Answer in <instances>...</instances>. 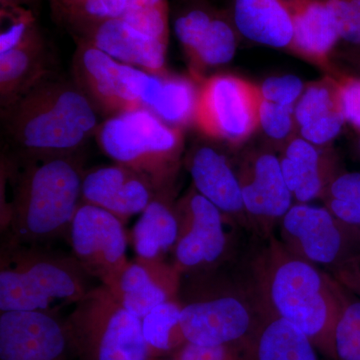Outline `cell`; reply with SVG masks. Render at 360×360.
Here are the masks:
<instances>
[{
  "label": "cell",
  "mask_w": 360,
  "mask_h": 360,
  "mask_svg": "<svg viewBox=\"0 0 360 360\" xmlns=\"http://www.w3.org/2000/svg\"><path fill=\"white\" fill-rule=\"evenodd\" d=\"M179 232V215L172 196H155L132 229V245L137 257L165 260V255L174 251Z\"/></svg>",
  "instance_id": "obj_25"
},
{
  "label": "cell",
  "mask_w": 360,
  "mask_h": 360,
  "mask_svg": "<svg viewBox=\"0 0 360 360\" xmlns=\"http://www.w3.org/2000/svg\"><path fill=\"white\" fill-rule=\"evenodd\" d=\"M328 207L335 217L360 231V201H345L326 198Z\"/></svg>",
  "instance_id": "obj_39"
},
{
  "label": "cell",
  "mask_w": 360,
  "mask_h": 360,
  "mask_svg": "<svg viewBox=\"0 0 360 360\" xmlns=\"http://www.w3.org/2000/svg\"><path fill=\"white\" fill-rule=\"evenodd\" d=\"M72 75L97 112L106 118L148 110L161 84V75L120 63L82 40L73 56Z\"/></svg>",
  "instance_id": "obj_8"
},
{
  "label": "cell",
  "mask_w": 360,
  "mask_h": 360,
  "mask_svg": "<svg viewBox=\"0 0 360 360\" xmlns=\"http://www.w3.org/2000/svg\"><path fill=\"white\" fill-rule=\"evenodd\" d=\"M266 239L253 260L250 288L265 309L300 328L319 354L336 360V324L349 298L338 281L292 255L274 236Z\"/></svg>",
  "instance_id": "obj_1"
},
{
  "label": "cell",
  "mask_w": 360,
  "mask_h": 360,
  "mask_svg": "<svg viewBox=\"0 0 360 360\" xmlns=\"http://www.w3.org/2000/svg\"><path fill=\"white\" fill-rule=\"evenodd\" d=\"M357 292L360 293V286H359V290H357Z\"/></svg>",
  "instance_id": "obj_44"
},
{
  "label": "cell",
  "mask_w": 360,
  "mask_h": 360,
  "mask_svg": "<svg viewBox=\"0 0 360 360\" xmlns=\"http://www.w3.org/2000/svg\"><path fill=\"white\" fill-rule=\"evenodd\" d=\"M335 80L345 122L360 130V78L340 77Z\"/></svg>",
  "instance_id": "obj_37"
},
{
  "label": "cell",
  "mask_w": 360,
  "mask_h": 360,
  "mask_svg": "<svg viewBox=\"0 0 360 360\" xmlns=\"http://www.w3.org/2000/svg\"><path fill=\"white\" fill-rule=\"evenodd\" d=\"M68 236L72 257L89 276L101 279L103 284L129 262L124 224L103 208L80 203Z\"/></svg>",
  "instance_id": "obj_12"
},
{
  "label": "cell",
  "mask_w": 360,
  "mask_h": 360,
  "mask_svg": "<svg viewBox=\"0 0 360 360\" xmlns=\"http://www.w3.org/2000/svg\"><path fill=\"white\" fill-rule=\"evenodd\" d=\"M155 196V187L146 177L118 163L84 172L82 202L112 213L124 224L143 212Z\"/></svg>",
  "instance_id": "obj_16"
},
{
  "label": "cell",
  "mask_w": 360,
  "mask_h": 360,
  "mask_svg": "<svg viewBox=\"0 0 360 360\" xmlns=\"http://www.w3.org/2000/svg\"><path fill=\"white\" fill-rule=\"evenodd\" d=\"M262 307L257 330L246 345L248 360H319V350L309 336Z\"/></svg>",
  "instance_id": "obj_24"
},
{
  "label": "cell",
  "mask_w": 360,
  "mask_h": 360,
  "mask_svg": "<svg viewBox=\"0 0 360 360\" xmlns=\"http://www.w3.org/2000/svg\"><path fill=\"white\" fill-rule=\"evenodd\" d=\"M259 87L232 75H217L200 85L194 124L202 134L231 146L259 127Z\"/></svg>",
  "instance_id": "obj_10"
},
{
  "label": "cell",
  "mask_w": 360,
  "mask_h": 360,
  "mask_svg": "<svg viewBox=\"0 0 360 360\" xmlns=\"http://www.w3.org/2000/svg\"><path fill=\"white\" fill-rule=\"evenodd\" d=\"M122 20L135 30L168 45L169 20L167 0H129Z\"/></svg>",
  "instance_id": "obj_29"
},
{
  "label": "cell",
  "mask_w": 360,
  "mask_h": 360,
  "mask_svg": "<svg viewBox=\"0 0 360 360\" xmlns=\"http://www.w3.org/2000/svg\"><path fill=\"white\" fill-rule=\"evenodd\" d=\"M84 1L85 0H58L61 11H63L65 15L72 11V9H75V7L84 4Z\"/></svg>",
  "instance_id": "obj_40"
},
{
  "label": "cell",
  "mask_w": 360,
  "mask_h": 360,
  "mask_svg": "<svg viewBox=\"0 0 360 360\" xmlns=\"http://www.w3.org/2000/svg\"><path fill=\"white\" fill-rule=\"evenodd\" d=\"M181 303L184 338L200 347H246L264 311L250 285L201 291Z\"/></svg>",
  "instance_id": "obj_9"
},
{
  "label": "cell",
  "mask_w": 360,
  "mask_h": 360,
  "mask_svg": "<svg viewBox=\"0 0 360 360\" xmlns=\"http://www.w3.org/2000/svg\"><path fill=\"white\" fill-rule=\"evenodd\" d=\"M129 0H85L84 4L65 14L77 27L104 20L122 18Z\"/></svg>",
  "instance_id": "obj_33"
},
{
  "label": "cell",
  "mask_w": 360,
  "mask_h": 360,
  "mask_svg": "<svg viewBox=\"0 0 360 360\" xmlns=\"http://www.w3.org/2000/svg\"><path fill=\"white\" fill-rule=\"evenodd\" d=\"M304 89L302 80L295 75L269 77L259 86L262 99L293 108H295Z\"/></svg>",
  "instance_id": "obj_34"
},
{
  "label": "cell",
  "mask_w": 360,
  "mask_h": 360,
  "mask_svg": "<svg viewBox=\"0 0 360 360\" xmlns=\"http://www.w3.org/2000/svg\"><path fill=\"white\" fill-rule=\"evenodd\" d=\"M181 274L165 260L137 257L103 284L130 314L142 319L161 303L179 298Z\"/></svg>",
  "instance_id": "obj_15"
},
{
  "label": "cell",
  "mask_w": 360,
  "mask_h": 360,
  "mask_svg": "<svg viewBox=\"0 0 360 360\" xmlns=\"http://www.w3.org/2000/svg\"><path fill=\"white\" fill-rule=\"evenodd\" d=\"M11 246L14 250L1 258L0 311L52 312L89 292V276L75 258Z\"/></svg>",
  "instance_id": "obj_5"
},
{
  "label": "cell",
  "mask_w": 360,
  "mask_h": 360,
  "mask_svg": "<svg viewBox=\"0 0 360 360\" xmlns=\"http://www.w3.org/2000/svg\"><path fill=\"white\" fill-rule=\"evenodd\" d=\"M360 201V172H341L329 184L326 198Z\"/></svg>",
  "instance_id": "obj_38"
},
{
  "label": "cell",
  "mask_w": 360,
  "mask_h": 360,
  "mask_svg": "<svg viewBox=\"0 0 360 360\" xmlns=\"http://www.w3.org/2000/svg\"><path fill=\"white\" fill-rule=\"evenodd\" d=\"M46 47L39 30L11 51L0 53V103L2 108L51 75Z\"/></svg>",
  "instance_id": "obj_23"
},
{
  "label": "cell",
  "mask_w": 360,
  "mask_h": 360,
  "mask_svg": "<svg viewBox=\"0 0 360 360\" xmlns=\"http://www.w3.org/2000/svg\"><path fill=\"white\" fill-rule=\"evenodd\" d=\"M279 161L296 203L326 198L329 184L338 174L333 160L302 136H293L284 144Z\"/></svg>",
  "instance_id": "obj_19"
},
{
  "label": "cell",
  "mask_w": 360,
  "mask_h": 360,
  "mask_svg": "<svg viewBox=\"0 0 360 360\" xmlns=\"http://www.w3.org/2000/svg\"><path fill=\"white\" fill-rule=\"evenodd\" d=\"M65 321L49 311L0 314V360H68Z\"/></svg>",
  "instance_id": "obj_14"
},
{
  "label": "cell",
  "mask_w": 360,
  "mask_h": 360,
  "mask_svg": "<svg viewBox=\"0 0 360 360\" xmlns=\"http://www.w3.org/2000/svg\"><path fill=\"white\" fill-rule=\"evenodd\" d=\"M71 350L82 360H149L141 319L105 286L90 288L65 321Z\"/></svg>",
  "instance_id": "obj_6"
},
{
  "label": "cell",
  "mask_w": 360,
  "mask_h": 360,
  "mask_svg": "<svg viewBox=\"0 0 360 360\" xmlns=\"http://www.w3.org/2000/svg\"><path fill=\"white\" fill-rule=\"evenodd\" d=\"M84 175L78 155L26 160L4 227L11 229L13 245H35L68 233L82 203Z\"/></svg>",
  "instance_id": "obj_3"
},
{
  "label": "cell",
  "mask_w": 360,
  "mask_h": 360,
  "mask_svg": "<svg viewBox=\"0 0 360 360\" xmlns=\"http://www.w3.org/2000/svg\"><path fill=\"white\" fill-rule=\"evenodd\" d=\"M336 360H360V300H348L335 331Z\"/></svg>",
  "instance_id": "obj_30"
},
{
  "label": "cell",
  "mask_w": 360,
  "mask_h": 360,
  "mask_svg": "<svg viewBox=\"0 0 360 360\" xmlns=\"http://www.w3.org/2000/svg\"><path fill=\"white\" fill-rule=\"evenodd\" d=\"M193 187L232 222L252 229L243 203L238 174L226 156L210 146H198L187 160Z\"/></svg>",
  "instance_id": "obj_18"
},
{
  "label": "cell",
  "mask_w": 360,
  "mask_h": 360,
  "mask_svg": "<svg viewBox=\"0 0 360 360\" xmlns=\"http://www.w3.org/2000/svg\"><path fill=\"white\" fill-rule=\"evenodd\" d=\"M296 127L300 136L316 146H326L340 134L345 118L333 78L305 87L295 108Z\"/></svg>",
  "instance_id": "obj_20"
},
{
  "label": "cell",
  "mask_w": 360,
  "mask_h": 360,
  "mask_svg": "<svg viewBox=\"0 0 360 360\" xmlns=\"http://www.w3.org/2000/svg\"><path fill=\"white\" fill-rule=\"evenodd\" d=\"M293 37L290 49L317 65H328L340 39L333 13L324 0H290Z\"/></svg>",
  "instance_id": "obj_21"
},
{
  "label": "cell",
  "mask_w": 360,
  "mask_h": 360,
  "mask_svg": "<svg viewBox=\"0 0 360 360\" xmlns=\"http://www.w3.org/2000/svg\"><path fill=\"white\" fill-rule=\"evenodd\" d=\"M293 106L281 105L265 101L260 97L258 122L270 139L279 143H286L292 139L296 127Z\"/></svg>",
  "instance_id": "obj_31"
},
{
  "label": "cell",
  "mask_w": 360,
  "mask_h": 360,
  "mask_svg": "<svg viewBox=\"0 0 360 360\" xmlns=\"http://www.w3.org/2000/svg\"><path fill=\"white\" fill-rule=\"evenodd\" d=\"M181 309V300L177 298L161 303L142 317V333L151 359L175 354L186 345L180 324Z\"/></svg>",
  "instance_id": "obj_27"
},
{
  "label": "cell",
  "mask_w": 360,
  "mask_h": 360,
  "mask_svg": "<svg viewBox=\"0 0 360 360\" xmlns=\"http://www.w3.org/2000/svg\"><path fill=\"white\" fill-rule=\"evenodd\" d=\"M1 20L6 25L0 34V53L11 51L37 30L32 13L20 6L1 8Z\"/></svg>",
  "instance_id": "obj_32"
},
{
  "label": "cell",
  "mask_w": 360,
  "mask_h": 360,
  "mask_svg": "<svg viewBox=\"0 0 360 360\" xmlns=\"http://www.w3.org/2000/svg\"><path fill=\"white\" fill-rule=\"evenodd\" d=\"M25 1L27 0H0V4H1V8H4V7L20 6V4Z\"/></svg>",
  "instance_id": "obj_41"
},
{
  "label": "cell",
  "mask_w": 360,
  "mask_h": 360,
  "mask_svg": "<svg viewBox=\"0 0 360 360\" xmlns=\"http://www.w3.org/2000/svg\"><path fill=\"white\" fill-rule=\"evenodd\" d=\"M175 208L179 232L172 264L181 276L210 271L229 255L231 240L225 225L231 220L193 186Z\"/></svg>",
  "instance_id": "obj_11"
},
{
  "label": "cell",
  "mask_w": 360,
  "mask_h": 360,
  "mask_svg": "<svg viewBox=\"0 0 360 360\" xmlns=\"http://www.w3.org/2000/svg\"><path fill=\"white\" fill-rule=\"evenodd\" d=\"M149 360H160V359H150Z\"/></svg>",
  "instance_id": "obj_43"
},
{
  "label": "cell",
  "mask_w": 360,
  "mask_h": 360,
  "mask_svg": "<svg viewBox=\"0 0 360 360\" xmlns=\"http://www.w3.org/2000/svg\"><path fill=\"white\" fill-rule=\"evenodd\" d=\"M246 347H207L186 343L174 355V360H248Z\"/></svg>",
  "instance_id": "obj_36"
},
{
  "label": "cell",
  "mask_w": 360,
  "mask_h": 360,
  "mask_svg": "<svg viewBox=\"0 0 360 360\" xmlns=\"http://www.w3.org/2000/svg\"><path fill=\"white\" fill-rule=\"evenodd\" d=\"M98 115L75 80L45 77L2 108L6 136L25 160L78 155L96 136Z\"/></svg>",
  "instance_id": "obj_2"
},
{
  "label": "cell",
  "mask_w": 360,
  "mask_h": 360,
  "mask_svg": "<svg viewBox=\"0 0 360 360\" xmlns=\"http://www.w3.org/2000/svg\"><path fill=\"white\" fill-rule=\"evenodd\" d=\"M82 41L120 61L153 73L167 75V44L135 30L122 18L77 27Z\"/></svg>",
  "instance_id": "obj_17"
},
{
  "label": "cell",
  "mask_w": 360,
  "mask_h": 360,
  "mask_svg": "<svg viewBox=\"0 0 360 360\" xmlns=\"http://www.w3.org/2000/svg\"><path fill=\"white\" fill-rule=\"evenodd\" d=\"M96 139L108 158L146 177L158 195L172 196L184 153L182 129L139 108L106 118Z\"/></svg>",
  "instance_id": "obj_4"
},
{
  "label": "cell",
  "mask_w": 360,
  "mask_h": 360,
  "mask_svg": "<svg viewBox=\"0 0 360 360\" xmlns=\"http://www.w3.org/2000/svg\"><path fill=\"white\" fill-rule=\"evenodd\" d=\"M233 25L251 41L290 49L293 37L290 0H233Z\"/></svg>",
  "instance_id": "obj_22"
},
{
  "label": "cell",
  "mask_w": 360,
  "mask_h": 360,
  "mask_svg": "<svg viewBox=\"0 0 360 360\" xmlns=\"http://www.w3.org/2000/svg\"><path fill=\"white\" fill-rule=\"evenodd\" d=\"M236 174L251 226L269 238L274 226L295 205L278 156L270 151H250L241 160Z\"/></svg>",
  "instance_id": "obj_13"
},
{
  "label": "cell",
  "mask_w": 360,
  "mask_h": 360,
  "mask_svg": "<svg viewBox=\"0 0 360 360\" xmlns=\"http://www.w3.org/2000/svg\"><path fill=\"white\" fill-rule=\"evenodd\" d=\"M196 80L167 73L161 75V84L149 111L162 122L184 129L194 123L200 86Z\"/></svg>",
  "instance_id": "obj_26"
},
{
  "label": "cell",
  "mask_w": 360,
  "mask_h": 360,
  "mask_svg": "<svg viewBox=\"0 0 360 360\" xmlns=\"http://www.w3.org/2000/svg\"><path fill=\"white\" fill-rule=\"evenodd\" d=\"M335 16L340 39L360 45V0H324Z\"/></svg>",
  "instance_id": "obj_35"
},
{
  "label": "cell",
  "mask_w": 360,
  "mask_h": 360,
  "mask_svg": "<svg viewBox=\"0 0 360 360\" xmlns=\"http://www.w3.org/2000/svg\"><path fill=\"white\" fill-rule=\"evenodd\" d=\"M359 155H360V139H359Z\"/></svg>",
  "instance_id": "obj_42"
},
{
  "label": "cell",
  "mask_w": 360,
  "mask_h": 360,
  "mask_svg": "<svg viewBox=\"0 0 360 360\" xmlns=\"http://www.w3.org/2000/svg\"><path fill=\"white\" fill-rule=\"evenodd\" d=\"M236 27L222 16L214 13L193 53L188 58L194 79H198L206 68L229 63L236 54Z\"/></svg>",
  "instance_id": "obj_28"
},
{
  "label": "cell",
  "mask_w": 360,
  "mask_h": 360,
  "mask_svg": "<svg viewBox=\"0 0 360 360\" xmlns=\"http://www.w3.org/2000/svg\"><path fill=\"white\" fill-rule=\"evenodd\" d=\"M281 243L309 264L333 270L338 283L360 286V231L335 217L328 207L295 203L281 224Z\"/></svg>",
  "instance_id": "obj_7"
}]
</instances>
